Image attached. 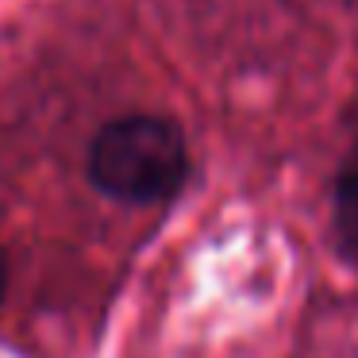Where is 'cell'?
<instances>
[{"label": "cell", "instance_id": "6da1fadb", "mask_svg": "<svg viewBox=\"0 0 358 358\" xmlns=\"http://www.w3.org/2000/svg\"><path fill=\"white\" fill-rule=\"evenodd\" d=\"M189 173L185 135L166 116H116L89 143V181L124 204L170 201Z\"/></svg>", "mask_w": 358, "mask_h": 358}, {"label": "cell", "instance_id": "7a4b0ae2", "mask_svg": "<svg viewBox=\"0 0 358 358\" xmlns=\"http://www.w3.org/2000/svg\"><path fill=\"white\" fill-rule=\"evenodd\" d=\"M335 235L343 250L358 258V147L347 155L339 178H335Z\"/></svg>", "mask_w": 358, "mask_h": 358}, {"label": "cell", "instance_id": "3957f363", "mask_svg": "<svg viewBox=\"0 0 358 358\" xmlns=\"http://www.w3.org/2000/svg\"><path fill=\"white\" fill-rule=\"evenodd\" d=\"M4 293H8V262L0 255V301H4Z\"/></svg>", "mask_w": 358, "mask_h": 358}]
</instances>
